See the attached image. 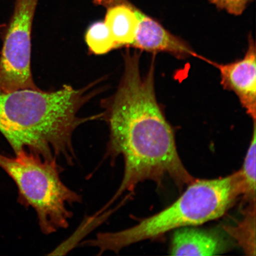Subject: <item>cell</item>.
<instances>
[{
	"label": "cell",
	"mask_w": 256,
	"mask_h": 256,
	"mask_svg": "<svg viewBox=\"0 0 256 256\" xmlns=\"http://www.w3.org/2000/svg\"><path fill=\"white\" fill-rule=\"evenodd\" d=\"M256 120L254 132L242 167L240 170L242 184V200L246 206L256 203Z\"/></svg>",
	"instance_id": "8fae6325"
},
{
	"label": "cell",
	"mask_w": 256,
	"mask_h": 256,
	"mask_svg": "<svg viewBox=\"0 0 256 256\" xmlns=\"http://www.w3.org/2000/svg\"><path fill=\"white\" fill-rule=\"evenodd\" d=\"M96 83L82 89L65 85L58 90L24 88L0 90V132L15 154L22 150L46 159L62 160L74 164L76 159L72 136L86 122L103 115L80 118V108L96 95Z\"/></svg>",
	"instance_id": "7a4b0ae2"
},
{
	"label": "cell",
	"mask_w": 256,
	"mask_h": 256,
	"mask_svg": "<svg viewBox=\"0 0 256 256\" xmlns=\"http://www.w3.org/2000/svg\"><path fill=\"white\" fill-rule=\"evenodd\" d=\"M242 195L238 170L226 177L195 179L169 206L143 219L130 228L100 232L82 245L98 249V255L122 249L147 240L158 239L174 230L202 225L220 218Z\"/></svg>",
	"instance_id": "3957f363"
},
{
	"label": "cell",
	"mask_w": 256,
	"mask_h": 256,
	"mask_svg": "<svg viewBox=\"0 0 256 256\" xmlns=\"http://www.w3.org/2000/svg\"><path fill=\"white\" fill-rule=\"evenodd\" d=\"M39 0H16L0 53V90L38 89L31 72V32Z\"/></svg>",
	"instance_id": "5b68a950"
},
{
	"label": "cell",
	"mask_w": 256,
	"mask_h": 256,
	"mask_svg": "<svg viewBox=\"0 0 256 256\" xmlns=\"http://www.w3.org/2000/svg\"><path fill=\"white\" fill-rule=\"evenodd\" d=\"M226 242L217 232L184 227L172 236L170 254L172 256H216L226 252Z\"/></svg>",
	"instance_id": "9c48e42d"
},
{
	"label": "cell",
	"mask_w": 256,
	"mask_h": 256,
	"mask_svg": "<svg viewBox=\"0 0 256 256\" xmlns=\"http://www.w3.org/2000/svg\"><path fill=\"white\" fill-rule=\"evenodd\" d=\"M107 8L104 21L115 44V49L133 46L140 10L128 0H98Z\"/></svg>",
	"instance_id": "ba28073f"
},
{
	"label": "cell",
	"mask_w": 256,
	"mask_h": 256,
	"mask_svg": "<svg viewBox=\"0 0 256 256\" xmlns=\"http://www.w3.org/2000/svg\"><path fill=\"white\" fill-rule=\"evenodd\" d=\"M15 158L0 154V167L17 185L18 202L36 211L42 232L46 235L69 226L73 204L81 203L82 198L63 183V170L56 159L42 158L22 150Z\"/></svg>",
	"instance_id": "277c9868"
},
{
	"label": "cell",
	"mask_w": 256,
	"mask_h": 256,
	"mask_svg": "<svg viewBox=\"0 0 256 256\" xmlns=\"http://www.w3.org/2000/svg\"><path fill=\"white\" fill-rule=\"evenodd\" d=\"M243 219L236 226L225 230L248 256H256V203L248 204L242 210Z\"/></svg>",
	"instance_id": "30bf717a"
},
{
	"label": "cell",
	"mask_w": 256,
	"mask_h": 256,
	"mask_svg": "<svg viewBox=\"0 0 256 256\" xmlns=\"http://www.w3.org/2000/svg\"><path fill=\"white\" fill-rule=\"evenodd\" d=\"M211 3L228 14L239 16L242 14L252 0H210Z\"/></svg>",
	"instance_id": "4fadbf2b"
},
{
	"label": "cell",
	"mask_w": 256,
	"mask_h": 256,
	"mask_svg": "<svg viewBox=\"0 0 256 256\" xmlns=\"http://www.w3.org/2000/svg\"><path fill=\"white\" fill-rule=\"evenodd\" d=\"M124 59L119 87L102 104V119L110 129L106 156L113 164L120 156L124 162L120 187L106 206L124 192L134 193L137 186L146 180L162 186L165 178H170L181 190L196 179L182 162L174 130L156 100L154 60L144 76L138 54L127 50Z\"/></svg>",
	"instance_id": "6da1fadb"
},
{
	"label": "cell",
	"mask_w": 256,
	"mask_h": 256,
	"mask_svg": "<svg viewBox=\"0 0 256 256\" xmlns=\"http://www.w3.org/2000/svg\"><path fill=\"white\" fill-rule=\"evenodd\" d=\"M219 70L224 88L238 96L247 114L254 120L256 118V51L252 36L244 58L236 62L220 64L204 59Z\"/></svg>",
	"instance_id": "8992f818"
},
{
	"label": "cell",
	"mask_w": 256,
	"mask_h": 256,
	"mask_svg": "<svg viewBox=\"0 0 256 256\" xmlns=\"http://www.w3.org/2000/svg\"><path fill=\"white\" fill-rule=\"evenodd\" d=\"M132 47L149 52L169 53L179 58L190 56L202 58L184 42L142 11Z\"/></svg>",
	"instance_id": "52a82bcc"
},
{
	"label": "cell",
	"mask_w": 256,
	"mask_h": 256,
	"mask_svg": "<svg viewBox=\"0 0 256 256\" xmlns=\"http://www.w3.org/2000/svg\"><path fill=\"white\" fill-rule=\"evenodd\" d=\"M86 41L91 52L103 55L115 49L113 38L104 22L92 24L86 32Z\"/></svg>",
	"instance_id": "7c38bea8"
}]
</instances>
